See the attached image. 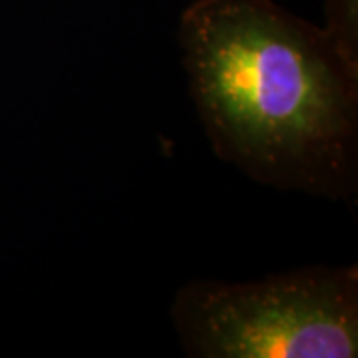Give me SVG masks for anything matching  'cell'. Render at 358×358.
<instances>
[{"label": "cell", "mask_w": 358, "mask_h": 358, "mask_svg": "<svg viewBox=\"0 0 358 358\" xmlns=\"http://www.w3.org/2000/svg\"><path fill=\"white\" fill-rule=\"evenodd\" d=\"M178 42L213 152L281 192L358 189V70L273 0H193Z\"/></svg>", "instance_id": "cell-1"}, {"label": "cell", "mask_w": 358, "mask_h": 358, "mask_svg": "<svg viewBox=\"0 0 358 358\" xmlns=\"http://www.w3.org/2000/svg\"><path fill=\"white\" fill-rule=\"evenodd\" d=\"M171 320L192 358H355L358 267L192 281L176 294Z\"/></svg>", "instance_id": "cell-2"}, {"label": "cell", "mask_w": 358, "mask_h": 358, "mask_svg": "<svg viewBox=\"0 0 358 358\" xmlns=\"http://www.w3.org/2000/svg\"><path fill=\"white\" fill-rule=\"evenodd\" d=\"M324 34L350 68L358 70V0H322Z\"/></svg>", "instance_id": "cell-3"}]
</instances>
